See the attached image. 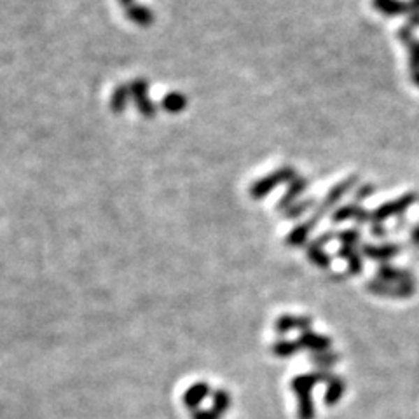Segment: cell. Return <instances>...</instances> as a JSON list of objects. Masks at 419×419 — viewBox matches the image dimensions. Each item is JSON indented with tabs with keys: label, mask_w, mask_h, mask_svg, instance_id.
I'll list each match as a JSON object with an SVG mask.
<instances>
[{
	"label": "cell",
	"mask_w": 419,
	"mask_h": 419,
	"mask_svg": "<svg viewBox=\"0 0 419 419\" xmlns=\"http://www.w3.org/2000/svg\"><path fill=\"white\" fill-rule=\"evenodd\" d=\"M360 237H362V234H360V230L355 229V227L342 229L335 234V240L341 241V244H346V247H355V248L356 244L360 243Z\"/></svg>",
	"instance_id": "obj_20"
},
{
	"label": "cell",
	"mask_w": 419,
	"mask_h": 419,
	"mask_svg": "<svg viewBox=\"0 0 419 419\" xmlns=\"http://www.w3.org/2000/svg\"><path fill=\"white\" fill-rule=\"evenodd\" d=\"M398 38L409 49V66H411V70H419V38L414 37V30L409 28L407 24H404L398 31Z\"/></svg>",
	"instance_id": "obj_12"
},
{
	"label": "cell",
	"mask_w": 419,
	"mask_h": 419,
	"mask_svg": "<svg viewBox=\"0 0 419 419\" xmlns=\"http://www.w3.org/2000/svg\"><path fill=\"white\" fill-rule=\"evenodd\" d=\"M367 288H369V292L376 293V295L398 297V299L411 297L412 293H414V285H393V283L381 281V279H372V281H369L367 283Z\"/></svg>",
	"instance_id": "obj_6"
},
{
	"label": "cell",
	"mask_w": 419,
	"mask_h": 419,
	"mask_svg": "<svg viewBox=\"0 0 419 419\" xmlns=\"http://www.w3.org/2000/svg\"><path fill=\"white\" fill-rule=\"evenodd\" d=\"M412 7V13H419V0H409ZM411 16V14H409Z\"/></svg>",
	"instance_id": "obj_27"
},
{
	"label": "cell",
	"mask_w": 419,
	"mask_h": 419,
	"mask_svg": "<svg viewBox=\"0 0 419 419\" xmlns=\"http://www.w3.org/2000/svg\"><path fill=\"white\" fill-rule=\"evenodd\" d=\"M295 177H297L295 168L292 166L278 168V170H274L272 173H269L267 177L258 178V180L251 185L250 191H248L250 192V198L257 199V201L258 199H264L265 196L271 194L276 187H279V185L283 184H290Z\"/></svg>",
	"instance_id": "obj_1"
},
{
	"label": "cell",
	"mask_w": 419,
	"mask_h": 419,
	"mask_svg": "<svg viewBox=\"0 0 419 419\" xmlns=\"http://www.w3.org/2000/svg\"><path fill=\"white\" fill-rule=\"evenodd\" d=\"M388 227L384 226L383 222H372L370 223V234H372L374 237H379V240H384V237L388 236Z\"/></svg>",
	"instance_id": "obj_22"
},
{
	"label": "cell",
	"mask_w": 419,
	"mask_h": 419,
	"mask_svg": "<svg viewBox=\"0 0 419 419\" xmlns=\"http://www.w3.org/2000/svg\"><path fill=\"white\" fill-rule=\"evenodd\" d=\"M330 219L334 223H342L348 222V220H355L356 223L363 226V223H369L370 226V210L363 208L360 203H348V205L337 206L334 212L330 213Z\"/></svg>",
	"instance_id": "obj_5"
},
{
	"label": "cell",
	"mask_w": 419,
	"mask_h": 419,
	"mask_svg": "<svg viewBox=\"0 0 419 419\" xmlns=\"http://www.w3.org/2000/svg\"><path fill=\"white\" fill-rule=\"evenodd\" d=\"M129 91H131V98L133 101L136 103V108H138L140 114L147 119L156 117L157 114V107L152 100L149 98V82L147 79H135L131 84H129Z\"/></svg>",
	"instance_id": "obj_4"
},
{
	"label": "cell",
	"mask_w": 419,
	"mask_h": 419,
	"mask_svg": "<svg viewBox=\"0 0 419 419\" xmlns=\"http://www.w3.org/2000/svg\"><path fill=\"white\" fill-rule=\"evenodd\" d=\"M376 185L374 184H363L360 185L358 189H356L355 192H353V198H355V203H362L365 201V199L372 198L374 192H376Z\"/></svg>",
	"instance_id": "obj_21"
},
{
	"label": "cell",
	"mask_w": 419,
	"mask_h": 419,
	"mask_svg": "<svg viewBox=\"0 0 419 419\" xmlns=\"http://www.w3.org/2000/svg\"><path fill=\"white\" fill-rule=\"evenodd\" d=\"M411 80L414 82V86L419 87V70H411Z\"/></svg>",
	"instance_id": "obj_26"
},
{
	"label": "cell",
	"mask_w": 419,
	"mask_h": 419,
	"mask_svg": "<svg viewBox=\"0 0 419 419\" xmlns=\"http://www.w3.org/2000/svg\"><path fill=\"white\" fill-rule=\"evenodd\" d=\"M119 3L124 7H129V6H133V0H119Z\"/></svg>",
	"instance_id": "obj_28"
},
{
	"label": "cell",
	"mask_w": 419,
	"mask_h": 419,
	"mask_svg": "<svg viewBox=\"0 0 419 419\" xmlns=\"http://www.w3.org/2000/svg\"><path fill=\"white\" fill-rule=\"evenodd\" d=\"M407 27L412 30L419 28V13H412L411 16H407Z\"/></svg>",
	"instance_id": "obj_24"
},
{
	"label": "cell",
	"mask_w": 419,
	"mask_h": 419,
	"mask_svg": "<svg viewBox=\"0 0 419 419\" xmlns=\"http://www.w3.org/2000/svg\"><path fill=\"white\" fill-rule=\"evenodd\" d=\"M307 187H309V180L297 175V177L293 178L292 182H290L288 187H286V191H285V194L279 198L278 205H276V206H278L279 212H285V210L290 208L293 203H297L299 196H302L304 191H306Z\"/></svg>",
	"instance_id": "obj_9"
},
{
	"label": "cell",
	"mask_w": 419,
	"mask_h": 419,
	"mask_svg": "<svg viewBox=\"0 0 419 419\" xmlns=\"http://www.w3.org/2000/svg\"><path fill=\"white\" fill-rule=\"evenodd\" d=\"M337 255L346 260V264H348L349 274H360V272L363 271L362 253H360V251H356L355 247H346V244H341Z\"/></svg>",
	"instance_id": "obj_13"
},
{
	"label": "cell",
	"mask_w": 419,
	"mask_h": 419,
	"mask_svg": "<svg viewBox=\"0 0 419 419\" xmlns=\"http://www.w3.org/2000/svg\"><path fill=\"white\" fill-rule=\"evenodd\" d=\"M356 184H358V177L353 175V177L344 178V180L339 182L337 185H334V187L327 192V196H325L323 201L316 206V212H314V215H318L320 219H323L325 213L334 212V210L337 208L339 203L342 201V198H344L346 194H349V192L355 189Z\"/></svg>",
	"instance_id": "obj_3"
},
{
	"label": "cell",
	"mask_w": 419,
	"mask_h": 419,
	"mask_svg": "<svg viewBox=\"0 0 419 419\" xmlns=\"http://www.w3.org/2000/svg\"><path fill=\"white\" fill-rule=\"evenodd\" d=\"M335 234H337V233H334V230H328V233L320 234L316 240H313V243L318 244V247H325V244L330 243L332 240H335Z\"/></svg>",
	"instance_id": "obj_23"
},
{
	"label": "cell",
	"mask_w": 419,
	"mask_h": 419,
	"mask_svg": "<svg viewBox=\"0 0 419 419\" xmlns=\"http://www.w3.org/2000/svg\"><path fill=\"white\" fill-rule=\"evenodd\" d=\"M416 201H418V194H414V192H407V194H402L400 198L393 199V201L384 203V205L370 210V223L372 222L384 223V220L391 219V216H397L398 219V216L405 215V212H407Z\"/></svg>",
	"instance_id": "obj_2"
},
{
	"label": "cell",
	"mask_w": 419,
	"mask_h": 419,
	"mask_svg": "<svg viewBox=\"0 0 419 419\" xmlns=\"http://www.w3.org/2000/svg\"><path fill=\"white\" fill-rule=\"evenodd\" d=\"M314 206H316V199L314 198L302 199V201L293 203L290 208H286L285 212H283V216H285V219H299V216H302L306 212L313 210Z\"/></svg>",
	"instance_id": "obj_18"
},
{
	"label": "cell",
	"mask_w": 419,
	"mask_h": 419,
	"mask_svg": "<svg viewBox=\"0 0 419 419\" xmlns=\"http://www.w3.org/2000/svg\"><path fill=\"white\" fill-rule=\"evenodd\" d=\"M374 9L379 10L386 17L409 16L412 14V7L409 0H372Z\"/></svg>",
	"instance_id": "obj_10"
},
{
	"label": "cell",
	"mask_w": 419,
	"mask_h": 419,
	"mask_svg": "<svg viewBox=\"0 0 419 419\" xmlns=\"http://www.w3.org/2000/svg\"><path fill=\"white\" fill-rule=\"evenodd\" d=\"M377 279L393 285H414V276L405 269H398L395 265L383 264L377 269Z\"/></svg>",
	"instance_id": "obj_11"
},
{
	"label": "cell",
	"mask_w": 419,
	"mask_h": 419,
	"mask_svg": "<svg viewBox=\"0 0 419 419\" xmlns=\"http://www.w3.org/2000/svg\"><path fill=\"white\" fill-rule=\"evenodd\" d=\"M126 17H128L129 21H133L135 24H138V27H150V24L154 23V20H156L152 10L147 6H140V3L129 6L128 9H126Z\"/></svg>",
	"instance_id": "obj_14"
},
{
	"label": "cell",
	"mask_w": 419,
	"mask_h": 419,
	"mask_svg": "<svg viewBox=\"0 0 419 419\" xmlns=\"http://www.w3.org/2000/svg\"><path fill=\"white\" fill-rule=\"evenodd\" d=\"M129 100H133L129 86L121 84V86L115 87V91L112 93V98H110L112 112H114V114H122V112L126 110V107H128Z\"/></svg>",
	"instance_id": "obj_16"
},
{
	"label": "cell",
	"mask_w": 419,
	"mask_h": 419,
	"mask_svg": "<svg viewBox=\"0 0 419 419\" xmlns=\"http://www.w3.org/2000/svg\"><path fill=\"white\" fill-rule=\"evenodd\" d=\"M306 255H307V258H309V260L316 265V267H320V269L330 267L332 260H330V257H328V253L323 250V247H318V244H314L313 241L307 243Z\"/></svg>",
	"instance_id": "obj_17"
},
{
	"label": "cell",
	"mask_w": 419,
	"mask_h": 419,
	"mask_svg": "<svg viewBox=\"0 0 419 419\" xmlns=\"http://www.w3.org/2000/svg\"><path fill=\"white\" fill-rule=\"evenodd\" d=\"M411 243L416 244V247H419V222L416 223L414 229L411 230Z\"/></svg>",
	"instance_id": "obj_25"
},
{
	"label": "cell",
	"mask_w": 419,
	"mask_h": 419,
	"mask_svg": "<svg viewBox=\"0 0 419 419\" xmlns=\"http://www.w3.org/2000/svg\"><path fill=\"white\" fill-rule=\"evenodd\" d=\"M309 327V318H295V316H281L276 321V330L288 332L292 328H306Z\"/></svg>",
	"instance_id": "obj_19"
},
{
	"label": "cell",
	"mask_w": 419,
	"mask_h": 419,
	"mask_svg": "<svg viewBox=\"0 0 419 419\" xmlns=\"http://www.w3.org/2000/svg\"><path fill=\"white\" fill-rule=\"evenodd\" d=\"M320 216L314 215L311 219H307L306 222L299 223V226L293 227L292 230H290L288 234H286V240L285 243L288 244V247H304V244L307 243V237H309V234L313 233L314 227L318 226V222H320Z\"/></svg>",
	"instance_id": "obj_8"
},
{
	"label": "cell",
	"mask_w": 419,
	"mask_h": 419,
	"mask_svg": "<svg viewBox=\"0 0 419 419\" xmlns=\"http://www.w3.org/2000/svg\"><path fill=\"white\" fill-rule=\"evenodd\" d=\"M161 107L170 114H180L187 107V96L184 93H178V91H171V93L164 94Z\"/></svg>",
	"instance_id": "obj_15"
},
{
	"label": "cell",
	"mask_w": 419,
	"mask_h": 419,
	"mask_svg": "<svg viewBox=\"0 0 419 419\" xmlns=\"http://www.w3.org/2000/svg\"><path fill=\"white\" fill-rule=\"evenodd\" d=\"M362 253L365 255L367 258H372V260L377 262H388L391 260L393 257H397L398 253H400L402 247L397 243H384V244H370L365 243L362 244Z\"/></svg>",
	"instance_id": "obj_7"
}]
</instances>
